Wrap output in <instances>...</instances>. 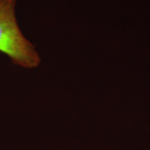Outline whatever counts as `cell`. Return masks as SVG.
<instances>
[{
	"label": "cell",
	"mask_w": 150,
	"mask_h": 150,
	"mask_svg": "<svg viewBox=\"0 0 150 150\" xmlns=\"http://www.w3.org/2000/svg\"><path fill=\"white\" fill-rule=\"evenodd\" d=\"M17 0H0V52L13 64L34 69L41 59L34 46L21 32L15 14Z\"/></svg>",
	"instance_id": "cell-1"
}]
</instances>
